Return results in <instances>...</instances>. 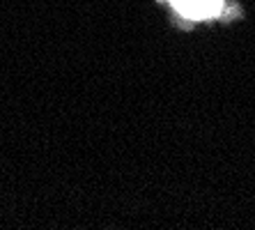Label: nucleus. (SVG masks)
Returning <instances> with one entry per match:
<instances>
[{
  "label": "nucleus",
  "mask_w": 255,
  "mask_h": 230,
  "mask_svg": "<svg viewBox=\"0 0 255 230\" xmlns=\"http://www.w3.org/2000/svg\"><path fill=\"white\" fill-rule=\"evenodd\" d=\"M177 7V12H182L189 18H207L221 12L223 0H170Z\"/></svg>",
  "instance_id": "f257e3e1"
}]
</instances>
